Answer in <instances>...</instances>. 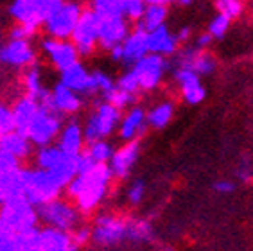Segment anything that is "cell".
Segmentation results:
<instances>
[{
	"label": "cell",
	"mask_w": 253,
	"mask_h": 251,
	"mask_svg": "<svg viewBox=\"0 0 253 251\" xmlns=\"http://www.w3.org/2000/svg\"><path fill=\"white\" fill-rule=\"evenodd\" d=\"M112 181L113 176L108 165H93L90 170L78 174L70 183H67L63 192L81 215H90L104 203Z\"/></svg>",
	"instance_id": "6da1fadb"
},
{
	"label": "cell",
	"mask_w": 253,
	"mask_h": 251,
	"mask_svg": "<svg viewBox=\"0 0 253 251\" xmlns=\"http://www.w3.org/2000/svg\"><path fill=\"white\" fill-rule=\"evenodd\" d=\"M63 188V185L47 170L38 167H22V198L34 208L61 198Z\"/></svg>",
	"instance_id": "7a4b0ae2"
},
{
	"label": "cell",
	"mask_w": 253,
	"mask_h": 251,
	"mask_svg": "<svg viewBox=\"0 0 253 251\" xmlns=\"http://www.w3.org/2000/svg\"><path fill=\"white\" fill-rule=\"evenodd\" d=\"M122 111H119L115 106L108 104L104 101H99L95 104L88 117L84 119L83 126V136L84 144H92L97 140H108V136H112L119 127Z\"/></svg>",
	"instance_id": "3957f363"
},
{
	"label": "cell",
	"mask_w": 253,
	"mask_h": 251,
	"mask_svg": "<svg viewBox=\"0 0 253 251\" xmlns=\"http://www.w3.org/2000/svg\"><path fill=\"white\" fill-rule=\"evenodd\" d=\"M36 213H38V221L43 226L61 230V232L67 233L76 230L81 224V219H83L78 208L74 207L72 201H68L67 198H56L49 203L40 205L36 208Z\"/></svg>",
	"instance_id": "277c9868"
},
{
	"label": "cell",
	"mask_w": 253,
	"mask_h": 251,
	"mask_svg": "<svg viewBox=\"0 0 253 251\" xmlns=\"http://www.w3.org/2000/svg\"><path fill=\"white\" fill-rule=\"evenodd\" d=\"M83 13V5L78 0H61L43 22V31L47 38L54 40H70L74 29Z\"/></svg>",
	"instance_id": "5b68a950"
},
{
	"label": "cell",
	"mask_w": 253,
	"mask_h": 251,
	"mask_svg": "<svg viewBox=\"0 0 253 251\" xmlns=\"http://www.w3.org/2000/svg\"><path fill=\"white\" fill-rule=\"evenodd\" d=\"M0 222L7 232L15 235H25L40 226L36 208L27 203L24 198L11 199L0 207Z\"/></svg>",
	"instance_id": "8992f818"
},
{
	"label": "cell",
	"mask_w": 253,
	"mask_h": 251,
	"mask_svg": "<svg viewBox=\"0 0 253 251\" xmlns=\"http://www.w3.org/2000/svg\"><path fill=\"white\" fill-rule=\"evenodd\" d=\"M127 219L117 213H99L90 226V242L99 248H113L126 241Z\"/></svg>",
	"instance_id": "52a82bcc"
},
{
	"label": "cell",
	"mask_w": 253,
	"mask_h": 251,
	"mask_svg": "<svg viewBox=\"0 0 253 251\" xmlns=\"http://www.w3.org/2000/svg\"><path fill=\"white\" fill-rule=\"evenodd\" d=\"M61 126H63V117L40 106L38 113L34 115L31 124L27 126L24 135L33 144V147H45V145L56 144Z\"/></svg>",
	"instance_id": "ba28073f"
},
{
	"label": "cell",
	"mask_w": 253,
	"mask_h": 251,
	"mask_svg": "<svg viewBox=\"0 0 253 251\" xmlns=\"http://www.w3.org/2000/svg\"><path fill=\"white\" fill-rule=\"evenodd\" d=\"M20 237L24 239L27 251H79V248L72 242L70 233L54 228L38 226Z\"/></svg>",
	"instance_id": "9c48e42d"
},
{
	"label": "cell",
	"mask_w": 253,
	"mask_h": 251,
	"mask_svg": "<svg viewBox=\"0 0 253 251\" xmlns=\"http://www.w3.org/2000/svg\"><path fill=\"white\" fill-rule=\"evenodd\" d=\"M59 2L61 0H15L9 7V15L15 18L16 24L38 29Z\"/></svg>",
	"instance_id": "30bf717a"
},
{
	"label": "cell",
	"mask_w": 253,
	"mask_h": 251,
	"mask_svg": "<svg viewBox=\"0 0 253 251\" xmlns=\"http://www.w3.org/2000/svg\"><path fill=\"white\" fill-rule=\"evenodd\" d=\"M97 33H99V16L90 7L83 9L79 22L74 29L70 42L78 50L79 58H88L97 48Z\"/></svg>",
	"instance_id": "8fae6325"
},
{
	"label": "cell",
	"mask_w": 253,
	"mask_h": 251,
	"mask_svg": "<svg viewBox=\"0 0 253 251\" xmlns=\"http://www.w3.org/2000/svg\"><path fill=\"white\" fill-rule=\"evenodd\" d=\"M167 68H169V59L162 58L158 54H146L140 61H136L131 70L138 79L140 92H151L160 86Z\"/></svg>",
	"instance_id": "7c38bea8"
},
{
	"label": "cell",
	"mask_w": 253,
	"mask_h": 251,
	"mask_svg": "<svg viewBox=\"0 0 253 251\" xmlns=\"http://www.w3.org/2000/svg\"><path fill=\"white\" fill-rule=\"evenodd\" d=\"M38 104L45 110L58 113L59 117H74L83 108V97L78 95L72 90H68L65 84L58 81L49 90V95Z\"/></svg>",
	"instance_id": "4fadbf2b"
},
{
	"label": "cell",
	"mask_w": 253,
	"mask_h": 251,
	"mask_svg": "<svg viewBox=\"0 0 253 251\" xmlns=\"http://www.w3.org/2000/svg\"><path fill=\"white\" fill-rule=\"evenodd\" d=\"M16 198H22V165L0 151V207Z\"/></svg>",
	"instance_id": "5bb4252c"
},
{
	"label": "cell",
	"mask_w": 253,
	"mask_h": 251,
	"mask_svg": "<svg viewBox=\"0 0 253 251\" xmlns=\"http://www.w3.org/2000/svg\"><path fill=\"white\" fill-rule=\"evenodd\" d=\"M176 59V68H189L194 74H198L200 78L203 76H210L215 72L217 68V59L210 50H200L194 45H185L180 47L178 52L174 54Z\"/></svg>",
	"instance_id": "9a60e30c"
},
{
	"label": "cell",
	"mask_w": 253,
	"mask_h": 251,
	"mask_svg": "<svg viewBox=\"0 0 253 251\" xmlns=\"http://www.w3.org/2000/svg\"><path fill=\"white\" fill-rule=\"evenodd\" d=\"M129 31V22L124 16H99L97 47L110 52L113 47L122 45Z\"/></svg>",
	"instance_id": "2e32d148"
},
{
	"label": "cell",
	"mask_w": 253,
	"mask_h": 251,
	"mask_svg": "<svg viewBox=\"0 0 253 251\" xmlns=\"http://www.w3.org/2000/svg\"><path fill=\"white\" fill-rule=\"evenodd\" d=\"M138 156H140V140L124 142L121 147L113 151L112 158L108 162V169L112 172L113 179L129 178L133 167L138 162Z\"/></svg>",
	"instance_id": "e0dca14e"
},
{
	"label": "cell",
	"mask_w": 253,
	"mask_h": 251,
	"mask_svg": "<svg viewBox=\"0 0 253 251\" xmlns=\"http://www.w3.org/2000/svg\"><path fill=\"white\" fill-rule=\"evenodd\" d=\"M42 50L58 72H63V70H67L79 61V54L70 40L45 38L42 42Z\"/></svg>",
	"instance_id": "ac0fdd59"
},
{
	"label": "cell",
	"mask_w": 253,
	"mask_h": 251,
	"mask_svg": "<svg viewBox=\"0 0 253 251\" xmlns=\"http://www.w3.org/2000/svg\"><path fill=\"white\" fill-rule=\"evenodd\" d=\"M0 63L13 68H29L36 63V52L29 42L9 40L0 47Z\"/></svg>",
	"instance_id": "d6986e66"
},
{
	"label": "cell",
	"mask_w": 253,
	"mask_h": 251,
	"mask_svg": "<svg viewBox=\"0 0 253 251\" xmlns=\"http://www.w3.org/2000/svg\"><path fill=\"white\" fill-rule=\"evenodd\" d=\"M174 81L176 84L180 86L181 99L190 104V106H196L200 102L205 101L207 97V88L203 86L201 78L198 74H194L189 68H176L174 70Z\"/></svg>",
	"instance_id": "ffe728a7"
},
{
	"label": "cell",
	"mask_w": 253,
	"mask_h": 251,
	"mask_svg": "<svg viewBox=\"0 0 253 251\" xmlns=\"http://www.w3.org/2000/svg\"><path fill=\"white\" fill-rule=\"evenodd\" d=\"M84 136H83V126L76 119H70L68 122H63L61 131L56 138V147L61 153L68 156H79L84 151Z\"/></svg>",
	"instance_id": "44dd1931"
},
{
	"label": "cell",
	"mask_w": 253,
	"mask_h": 251,
	"mask_svg": "<svg viewBox=\"0 0 253 251\" xmlns=\"http://www.w3.org/2000/svg\"><path fill=\"white\" fill-rule=\"evenodd\" d=\"M147 131L146 110L142 106H131L121 117L117 133L119 138L124 142L140 140V136Z\"/></svg>",
	"instance_id": "7402d4cb"
},
{
	"label": "cell",
	"mask_w": 253,
	"mask_h": 251,
	"mask_svg": "<svg viewBox=\"0 0 253 251\" xmlns=\"http://www.w3.org/2000/svg\"><path fill=\"white\" fill-rule=\"evenodd\" d=\"M146 42H147V52L158 54L162 58L174 56L178 52V48H180V43H178L174 33L167 25H162L158 29L149 31L146 34Z\"/></svg>",
	"instance_id": "603a6c76"
},
{
	"label": "cell",
	"mask_w": 253,
	"mask_h": 251,
	"mask_svg": "<svg viewBox=\"0 0 253 251\" xmlns=\"http://www.w3.org/2000/svg\"><path fill=\"white\" fill-rule=\"evenodd\" d=\"M59 83L65 84L68 90L76 92L78 95H92V83H90V72L83 63L78 61L70 68L59 72Z\"/></svg>",
	"instance_id": "cb8c5ba5"
},
{
	"label": "cell",
	"mask_w": 253,
	"mask_h": 251,
	"mask_svg": "<svg viewBox=\"0 0 253 251\" xmlns=\"http://www.w3.org/2000/svg\"><path fill=\"white\" fill-rule=\"evenodd\" d=\"M146 31L135 27L133 31H129V34L126 36V40L122 42V65L131 68L136 61H140L147 52V42H146Z\"/></svg>",
	"instance_id": "d4e9b609"
},
{
	"label": "cell",
	"mask_w": 253,
	"mask_h": 251,
	"mask_svg": "<svg viewBox=\"0 0 253 251\" xmlns=\"http://www.w3.org/2000/svg\"><path fill=\"white\" fill-rule=\"evenodd\" d=\"M0 151L15 158L16 162H25L33 156V144L27 140V136L18 131H11L7 135L0 136Z\"/></svg>",
	"instance_id": "484cf974"
},
{
	"label": "cell",
	"mask_w": 253,
	"mask_h": 251,
	"mask_svg": "<svg viewBox=\"0 0 253 251\" xmlns=\"http://www.w3.org/2000/svg\"><path fill=\"white\" fill-rule=\"evenodd\" d=\"M40 104L34 99L27 95H22L16 99L15 104L11 106V115H13V124H15V131L18 133H25L27 126L34 119V115L38 113Z\"/></svg>",
	"instance_id": "4316f807"
},
{
	"label": "cell",
	"mask_w": 253,
	"mask_h": 251,
	"mask_svg": "<svg viewBox=\"0 0 253 251\" xmlns=\"http://www.w3.org/2000/svg\"><path fill=\"white\" fill-rule=\"evenodd\" d=\"M24 90L25 95L34 99L36 102H42L45 97L49 95V88H45L43 79H42V70L34 63L29 68H25L24 74Z\"/></svg>",
	"instance_id": "83f0119b"
},
{
	"label": "cell",
	"mask_w": 253,
	"mask_h": 251,
	"mask_svg": "<svg viewBox=\"0 0 253 251\" xmlns=\"http://www.w3.org/2000/svg\"><path fill=\"white\" fill-rule=\"evenodd\" d=\"M155 239V228L147 219L133 217L126 222V241L133 244H147Z\"/></svg>",
	"instance_id": "f1b7e54d"
},
{
	"label": "cell",
	"mask_w": 253,
	"mask_h": 251,
	"mask_svg": "<svg viewBox=\"0 0 253 251\" xmlns=\"http://www.w3.org/2000/svg\"><path fill=\"white\" fill-rule=\"evenodd\" d=\"M167 16H169V7L167 5L149 4L146 5V11H144L142 18L135 24V27L149 33V31H155L158 27H162V25H166Z\"/></svg>",
	"instance_id": "f546056e"
},
{
	"label": "cell",
	"mask_w": 253,
	"mask_h": 251,
	"mask_svg": "<svg viewBox=\"0 0 253 251\" xmlns=\"http://www.w3.org/2000/svg\"><path fill=\"white\" fill-rule=\"evenodd\" d=\"M174 117V104L170 101H162L158 104L151 108L149 111H146V122L147 127L153 129H164L169 126V122Z\"/></svg>",
	"instance_id": "4dcf8cb0"
},
{
	"label": "cell",
	"mask_w": 253,
	"mask_h": 251,
	"mask_svg": "<svg viewBox=\"0 0 253 251\" xmlns=\"http://www.w3.org/2000/svg\"><path fill=\"white\" fill-rule=\"evenodd\" d=\"M65 156H68V155L61 153V151L56 147V144L45 145V147H38L36 153H34V165L42 170L52 172V170L63 162Z\"/></svg>",
	"instance_id": "1f68e13d"
},
{
	"label": "cell",
	"mask_w": 253,
	"mask_h": 251,
	"mask_svg": "<svg viewBox=\"0 0 253 251\" xmlns=\"http://www.w3.org/2000/svg\"><path fill=\"white\" fill-rule=\"evenodd\" d=\"M113 145L108 140H97L84 145V155L92 160L95 165H108L113 155Z\"/></svg>",
	"instance_id": "d6a6232c"
},
{
	"label": "cell",
	"mask_w": 253,
	"mask_h": 251,
	"mask_svg": "<svg viewBox=\"0 0 253 251\" xmlns=\"http://www.w3.org/2000/svg\"><path fill=\"white\" fill-rule=\"evenodd\" d=\"M90 83H92V95H101V99L115 88V81L102 70L90 72Z\"/></svg>",
	"instance_id": "836d02e7"
},
{
	"label": "cell",
	"mask_w": 253,
	"mask_h": 251,
	"mask_svg": "<svg viewBox=\"0 0 253 251\" xmlns=\"http://www.w3.org/2000/svg\"><path fill=\"white\" fill-rule=\"evenodd\" d=\"M101 101H104V102H108V104L115 106L119 111H124V110H129L131 106H135L136 95H133V93H127V92H122V90H119V88L115 86L112 92L108 93V95L102 97Z\"/></svg>",
	"instance_id": "e575fe53"
},
{
	"label": "cell",
	"mask_w": 253,
	"mask_h": 251,
	"mask_svg": "<svg viewBox=\"0 0 253 251\" xmlns=\"http://www.w3.org/2000/svg\"><path fill=\"white\" fill-rule=\"evenodd\" d=\"M215 9L221 15L228 16L232 22L244 15V9H246V0H215L214 2Z\"/></svg>",
	"instance_id": "d590c367"
},
{
	"label": "cell",
	"mask_w": 253,
	"mask_h": 251,
	"mask_svg": "<svg viewBox=\"0 0 253 251\" xmlns=\"http://www.w3.org/2000/svg\"><path fill=\"white\" fill-rule=\"evenodd\" d=\"M124 0H92L90 9L97 16H122Z\"/></svg>",
	"instance_id": "8d00e7d4"
},
{
	"label": "cell",
	"mask_w": 253,
	"mask_h": 251,
	"mask_svg": "<svg viewBox=\"0 0 253 251\" xmlns=\"http://www.w3.org/2000/svg\"><path fill=\"white\" fill-rule=\"evenodd\" d=\"M230 27H232V20H230L228 16L217 13V15L212 16V20L209 22L207 33L214 40H223L224 36H226V33L230 31Z\"/></svg>",
	"instance_id": "74e56055"
},
{
	"label": "cell",
	"mask_w": 253,
	"mask_h": 251,
	"mask_svg": "<svg viewBox=\"0 0 253 251\" xmlns=\"http://www.w3.org/2000/svg\"><path fill=\"white\" fill-rule=\"evenodd\" d=\"M146 11V4L142 0H124V5H122V16L127 20V22H138Z\"/></svg>",
	"instance_id": "f35d334b"
},
{
	"label": "cell",
	"mask_w": 253,
	"mask_h": 251,
	"mask_svg": "<svg viewBox=\"0 0 253 251\" xmlns=\"http://www.w3.org/2000/svg\"><path fill=\"white\" fill-rule=\"evenodd\" d=\"M115 86L122 92H127V93H133V95H138L140 92V86H138V79H136L135 72H133L131 68L126 70V72L122 74L121 78L115 81Z\"/></svg>",
	"instance_id": "ab89813d"
},
{
	"label": "cell",
	"mask_w": 253,
	"mask_h": 251,
	"mask_svg": "<svg viewBox=\"0 0 253 251\" xmlns=\"http://www.w3.org/2000/svg\"><path fill=\"white\" fill-rule=\"evenodd\" d=\"M126 198H127V203L129 205H140L146 198V181L144 179H133L129 187H127V192H126Z\"/></svg>",
	"instance_id": "60d3db41"
},
{
	"label": "cell",
	"mask_w": 253,
	"mask_h": 251,
	"mask_svg": "<svg viewBox=\"0 0 253 251\" xmlns=\"http://www.w3.org/2000/svg\"><path fill=\"white\" fill-rule=\"evenodd\" d=\"M0 251H27L25 250L24 239L11 232H5L0 235Z\"/></svg>",
	"instance_id": "b9f144b4"
},
{
	"label": "cell",
	"mask_w": 253,
	"mask_h": 251,
	"mask_svg": "<svg viewBox=\"0 0 253 251\" xmlns=\"http://www.w3.org/2000/svg\"><path fill=\"white\" fill-rule=\"evenodd\" d=\"M11 131H15L11 108L5 106L4 102H0V136L7 135V133H11Z\"/></svg>",
	"instance_id": "7bdbcfd3"
},
{
	"label": "cell",
	"mask_w": 253,
	"mask_h": 251,
	"mask_svg": "<svg viewBox=\"0 0 253 251\" xmlns=\"http://www.w3.org/2000/svg\"><path fill=\"white\" fill-rule=\"evenodd\" d=\"M38 29H34V27H29V25H24V24H15V27L11 29L9 33V40H20V42H31V38L34 36Z\"/></svg>",
	"instance_id": "ee69618b"
},
{
	"label": "cell",
	"mask_w": 253,
	"mask_h": 251,
	"mask_svg": "<svg viewBox=\"0 0 253 251\" xmlns=\"http://www.w3.org/2000/svg\"><path fill=\"white\" fill-rule=\"evenodd\" d=\"M70 237H72L74 244L81 250V248H84L88 242H90V226H86V224H79L76 230L70 232Z\"/></svg>",
	"instance_id": "f6af8a7d"
},
{
	"label": "cell",
	"mask_w": 253,
	"mask_h": 251,
	"mask_svg": "<svg viewBox=\"0 0 253 251\" xmlns=\"http://www.w3.org/2000/svg\"><path fill=\"white\" fill-rule=\"evenodd\" d=\"M235 178L241 183H252L253 181V165L250 162H243L235 170Z\"/></svg>",
	"instance_id": "bcb514c9"
},
{
	"label": "cell",
	"mask_w": 253,
	"mask_h": 251,
	"mask_svg": "<svg viewBox=\"0 0 253 251\" xmlns=\"http://www.w3.org/2000/svg\"><path fill=\"white\" fill-rule=\"evenodd\" d=\"M235 181H232V179H226V178H223V179H217L214 183V190L217 194H232L235 190Z\"/></svg>",
	"instance_id": "7dc6e473"
},
{
	"label": "cell",
	"mask_w": 253,
	"mask_h": 251,
	"mask_svg": "<svg viewBox=\"0 0 253 251\" xmlns=\"http://www.w3.org/2000/svg\"><path fill=\"white\" fill-rule=\"evenodd\" d=\"M212 42H214V38H212V36H210L207 31H205V33H200L198 36H196L194 47L200 48V50H207V48L212 45Z\"/></svg>",
	"instance_id": "c3c4849f"
},
{
	"label": "cell",
	"mask_w": 253,
	"mask_h": 251,
	"mask_svg": "<svg viewBox=\"0 0 253 251\" xmlns=\"http://www.w3.org/2000/svg\"><path fill=\"white\" fill-rule=\"evenodd\" d=\"M174 36H176V40H178V43H180V47H181V45L189 43L190 40H192V36H194V33H192V27H190V25H185V27H181Z\"/></svg>",
	"instance_id": "681fc988"
},
{
	"label": "cell",
	"mask_w": 253,
	"mask_h": 251,
	"mask_svg": "<svg viewBox=\"0 0 253 251\" xmlns=\"http://www.w3.org/2000/svg\"><path fill=\"white\" fill-rule=\"evenodd\" d=\"M110 58H112L115 63H121L122 61V48H121V45H117V47H113L112 50H110Z\"/></svg>",
	"instance_id": "f907efd6"
},
{
	"label": "cell",
	"mask_w": 253,
	"mask_h": 251,
	"mask_svg": "<svg viewBox=\"0 0 253 251\" xmlns=\"http://www.w3.org/2000/svg\"><path fill=\"white\" fill-rule=\"evenodd\" d=\"M146 5H149V4H160V5H169L172 0H142Z\"/></svg>",
	"instance_id": "816d5d0a"
},
{
	"label": "cell",
	"mask_w": 253,
	"mask_h": 251,
	"mask_svg": "<svg viewBox=\"0 0 253 251\" xmlns=\"http://www.w3.org/2000/svg\"><path fill=\"white\" fill-rule=\"evenodd\" d=\"M174 4H178V5H190L194 0H172Z\"/></svg>",
	"instance_id": "f5cc1de1"
},
{
	"label": "cell",
	"mask_w": 253,
	"mask_h": 251,
	"mask_svg": "<svg viewBox=\"0 0 253 251\" xmlns=\"http://www.w3.org/2000/svg\"><path fill=\"white\" fill-rule=\"evenodd\" d=\"M162 251H174V250H170V248H166V250H162Z\"/></svg>",
	"instance_id": "db71d44e"
},
{
	"label": "cell",
	"mask_w": 253,
	"mask_h": 251,
	"mask_svg": "<svg viewBox=\"0 0 253 251\" xmlns=\"http://www.w3.org/2000/svg\"><path fill=\"white\" fill-rule=\"evenodd\" d=\"M252 5H253V0H252Z\"/></svg>",
	"instance_id": "11a10c76"
},
{
	"label": "cell",
	"mask_w": 253,
	"mask_h": 251,
	"mask_svg": "<svg viewBox=\"0 0 253 251\" xmlns=\"http://www.w3.org/2000/svg\"><path fill=\"white\" fill-rule=\"evenodd\" d=\"M78 2H81V0H78Z\"/></svg>",
	"instance_id": "9f6ffc18"
}]
</instances>
